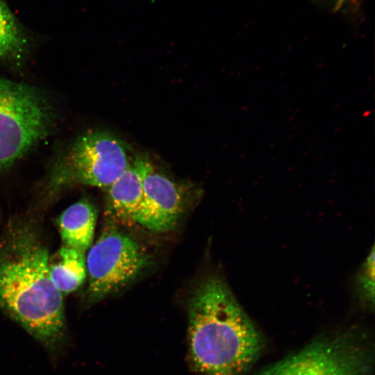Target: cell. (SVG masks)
<instances>
[{"mask_svg":"<svg viewBox=\"0 0 375 375\" xmlns=\"http://www.w3.org/2000/svg\"><path fill=\"white\" fill-rule=\"evenodd\" d=\"M188 360L202 375H243L263 340L225 281L204 278L188 301Z\"/></svg>","mask_w":375,"mask_h":375,"instance_id":"obj_1","label":"cell"},{"mask_svg":"<svg viewBox=\"0 0 375 375\" xmlns=\"http://www.w3.org/2000/svg\"><path fill=\"white\" fill-rule=\"evenodd\" d=\"M49 252L35 233L15 229L0 249V308L43 344L62 338V294L49 270Z\"/></svg>","mask_w":375,"mask_h":375,"instance_id":"obj_2","label":"cell"},{"mask_svg":"<svg viewBox=\"0 0 375 375\" xmlns=\"http://www.w3.org/2000/svg\"><path fill=\"white\" fill-rule=\"evenodd\" d=\"M127 148L108 132L81 137L56 164L50 185L59 188L81 184L107 188L130 163Z\"/></svg>","mask_w":375,"mask_h":375,"instance_id":"obj_3","label":"cell"},{"mask_svg":"<svg viewBox=\"0 0 375 375\" xmlns=\"http://www.w3.org/2000/svg\"><path fill=\"white\" fill-rule=\"evenodd\" d=\"M150 256L132 237L106 226L85 258L87 297L98 301L134 280L150 263Z\"/></svg>","mask_w":375,"mask_h":375,"instance_id":"obj_4","label":"cell"},{"mask_svg":"<svg viewBox=\"0 0 375 375\" xmlns=\"http://www.w3.org/2000/svg\"><path fill=\"white\" fill-rule=\"evenodd\" d=\"M49 112L30 86L0 78V170L20 158L45 133Z\"/></svg>","mask_w":375,"mask_h":375,"instance_id":"obj_5","label":"cell"},{"mask_svg":"<svg viewBox=\"0 0 375 375\" xmlns=\"http://www.w3.org/2000/svg\"><path fill=\"white\" fill-rule=\"evenodd\" d=\"M369 349L353 333L318 339L259 375H370Z\"/></svg>","mask_w":375,"mask_h":375,"instance_id":"obj_6","label":"cell"},{"mask_svg":"<svg viewBox=\"0 0 375 375\" xmlns=\"http://www.w3.org/2000/svg\"><path fill=\"white\" fill-rule=\"evenodd\" d=\"M142 183L143 200L136 223L156 232L173 228L187 205L185 190L157 171L147 156L134 158Z\"/></svg>","mask_w":375,"mask_h":375,"instance_id":"obj_7","label":"cell"},{"mask_svg":"<svg viewBox=\"0 0 375 375\" xmlns=\"http://www.w3.org/2000/svg\"><path fill=\"white\" fill-rule=\"evenodd\" d=\"M106 190L107 215L116 219L136 222L143 193L141 176L134 160Z\"/></svg>","mask_w":375,"mask_h":375,"instance_id":"obj_8","label":"cell"},{"mask_svg":"<svg viewBox=\"0 0 375 375\" xmlns=\"http://www.w3.org/2000/svg\"><path fill=\"white\" fill-rule=\"evenodd\" d=\"M96 222V208L88 200L71 205L58 218L63 246L85 253L92 244Z\"/></svg>","mask_w":375,"mask_h":375,"instance_id":"obj_9","label":"cell"},{"mask_svg":"<svg viewBox=\"0 0 375 375\" xmlns=\"http://www.w3.org/2000/svg\"><path fill=\"white\" fill-rule=\"evenodd\" d=\"M48 266L51 278L62 294L76 290L87 276L85 253L65 246L49 256Z\"/></svg>","mask_w":375,"mask_h":375,"instance_id":"obj_10","label":"cell"},{"mask_svg":"<svg viewBox=\"0 0 375 375\" xmlns=\"http://www.w3.org/2000/svg\"><path fill=\"white\" fill-rule=\"evenodd\" d=\"M26 40L22 26L5 0H0V57L20 53Z\"/></svg>","mask_w":375,"mask_h":375,"instance_id":"obj_11","label":"cell"},{"mask_svg":"<svg viewBox=\"0 0 375 375\" xmlns=\"http://www.w3.org/2000/svg\"><path fill=\"white\" fill-rule=\"evenodd\" d=\"M374 248L365 260L356 278V286L360 297L369 304L374 302Z\"/></svg>","mask_w":375,"mask_h":375,"instance_id":"obj_12","label":"cell"},{"mask_svg":"<svg viewBox=\"0 0 375 375\" xmlns=\"http://www.w3.org/2000/svg\"><path fill=\"white\" fill-rule=\"evenodd\" d=\"M321 2L326 3L328 6L335 10L341 8L348 0H316Z\"/></svg>","mask_w":375,"mask_h":375,"instance_id":"obj_13","label":"cell"},{"mask_svg":"<svg viewBox=\"0 0 375 375\" xmlns=\"http://www.w3.org/2000/svg\"><path fill=\"white\" fill-rule=\"evenodd\" d=\"M358 1V0H348V2L351 1V2L352 3L353 1L355 2V1Z\"/></svg>","mask_w":375,"mask_h":375,"instance_id":"obj_14","label":"cell"}]
</instances>
